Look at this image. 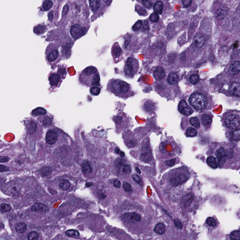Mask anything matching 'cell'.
<instances>
[{
  "mask_svg": "<svg viewBox=\"0 0 240 240\" xmlns=\"http://www.w3.org/2000/svg\"><path fill=\"white\" fill-rule=\"evenodd\" d=\"M212 154L216 159L218 166L220 168H229L233 164L239 163V151L235 147L229 144L223 143L216 144Z\"/></svg>",
  "mask_w": 240,
  "mask_h": 240,
  "instance_id": "6da1fadb",
  "label": "cell"
},
{
  "mask_svg": "<svg viewBox=\"0 0 240 240\" xmlns=\"http://www.w3.org/2000/svg\"><path fill=\"white\" fill-rule=\"evenodd\" d=\"M191 177L188 170L185 167H181L172 170L165 175V180L173 187H178L185 183Z\"/></svg>",
  "mask_w": 240,
  "mask_h": 240,
  "instance_id": "7a4b0ae2",
  "label": "cell"
},
{
  "mask_svg": "<svg viewBox=\"0 0 240 240\" xmlns=\"http://www.w3.org/2000/svg\"><path fill=\"white\" fill-rule=\"evenodd\" d=\"M80 83L87 87L100 86V76L97 69L89 66L84 69L79 76Z\"/></svg>",
  "mask_w": 240,
  "mask_h": 240,
  "instance_id": "3957f363",
  "label": "cell"
},
{
  "mask_svg": "<svg viewBox=\"0 0 240 240\" xmlns=\"http://www.w3.org/2000/svg\"><path fill=\"white\" fill-rule=\"evenodd\" d=\"M108 91L120 97L125 96L129 92L131 87L127 82L120 80L112 79L108 82L107 86Z\"/></svg>",
  "mask_w": 240,
  "mask_h": 240,
  "instance_id": "277c9868",
  "label": "cell"
},
{
  "mask_svg": "<svg viewBox=\"0 0 240 240\" xmlns=\"http://www.w3.org/2000/svg\"><path fill=\"white\" fill-rule=\"evenodd\" d=\"M222 123L227 131L240 129L239 112H228L225 113L222 117Z\"/></svg>",
  "mask_w": 240,
  "mask_h": 240,
  "instance_id": "5b68a950",
  "label": "cell"
},
{
  "mask_svg": "<svg viewBox=\"0 0 240 240\" xmlns=\"http://www.w3.org/2000/svg\"><path fill=\"white\" fill-rule=\"evenodd\" d=\"M189 101L191 105L197 110H204L208 105L206 97L204 95L198 92L192 94L190 96Z\"/></svg>",
  "mask_w": 240,
  "mask_h": 240,
  "instance_id": "8992f818",
  "label": "cell"
},
{
  "mask_svg": "<svg viewBox=\"0 0 240 240\" xmlns=\"http://www.w3.org/2000/svg\"><path fill=\"white\" fill-rule=\"evenodd\" d=\"M138 68V64L136 59L132 57H129L126 61L124 66V74L126 76L132 78L134 76Z\"/></svg>",
  "mask_w": 240,
  "mask_h": 240,
  "instance_id": "52a82bcc",
  "label": "cell"
},
{
  "mask_svg": "<svg viewBox=\"0 0 240 240\" xmlns=\"http://www.w3.org/2000/svg\"><path fill=\"white\" fill-rule=\"evenodd\" d=\"M88 27L82 23H74L70 28V34L75 40L84 36L88 31Z\"/></svg>",
  "mask_w": 240,
  "mask_h": 240,
  "instance_id": "ba28073f",
  "label": "cell"
},
{
  "mask_svg": "<svg viewBox=\"0 0 240 240\" xmlns=\"http://www.w3.org/2000/svg\"><path fill=\"white\" fill-rule=\"evenodd\" d=\"M60 56L58 47L53 45L47 53V60L50 63L55 64L58 62L60 60Z\"/></svg>",
  "mask_w": 240,
  "mask_h": 240,
  "instance_id": "9c48e42d",
  "label": "cell"
},
{
  "mask_svg": "<svg viewBox=\"0 0 240 240\" xmlns=\"http://www.w3.org/2000/svg\"><path fill=\"white\" fill-rule=\"evenodd\" d=\"M20 187L15 183H9L4 188V192L10 196H16L20 193Z\"/></svg>",
  "mask_w": 240,
  "mask_h": 240,
  "instance_id": "30bf717a",
  "label": "cell"
},
{
  "mask_svg": "<svg viewBox=\"0 0 240 240\" xmlns=\"http://www.w3.org/2000/svg\"><path fill=\"white\" fill-rule=\"evenodd\" d=\"M178 110L181 114L186 116L190 115L192 114L194 112L193 109L191 107H189L186 103V102L184 100H181L179 102Z\"/></svg>",
  "mask_w": 240,
  "mask_h": 240,
  "instance_id": "8fae6325",
  "label": "cell"
},
{
  "mask_svg": "<svg viewBox=\"0 0 240 240\" xmlns=\"http://www.w3.org/2000/svg\"><path fill=\"white\" fill-rule=\"evenodd\" d=\"M225 134L230 140L236 142L240 141V129L227 131Z\"/></svg>",
  "mask_w": 240,
  "mask_h": 240,
  "instance_id": "7c38bea8",
  "label": "cell"
},
{
  "mask_svg": "<svg viewBox=\"0 0 240 240\" xmlns=\"http://www.w3.org/2000/svg\"><path fill=\"white\" fill-rule=\"evenodd\" d=\"M102 3L103 1H97V0L90 1V7L94 13H97L98 12L100 11V9L103 7V4Z\"/></svg>",
  "mask_w": 240,
  "mask_h": 240,
  "instance_id": "4fadbf2b",
  "label": "cell"
},
{
  "mask_svg": "<svg viewBox=\"0 0 240 240\" xmlns=\"http://www.w3.org/2000/svg\"><path fill=\"white\" fill-rule=\"evenodd\" d=\"M200 120L206 128H209L212 123V116L207 113H204L200 116Z\"/></svg>",
  "mask_w": 240,
  "mask_h": 240,
  "instance_id": "5bb4252c",
  "label": "cell"
},
{
  "mask_svg": "<svg viewBox=\"0 0 240 240\" xmlns=\"http://www.w3.org/2000/svg\"><path fill=\"white\" fill-rule=\"evenodd\" d=\"M229 9L227 7H220L216 12V16L219 20H223L228 16Z\"/></svg>",
  "mask_w": 240,
  "mask_h": 240,
  "instance_id": "9a60e30c",
  "label": "cell"
},
{
  "mask_svg": "<svg viewBox=\"0 0 240 240\" xmlns=\"http://www.w3.org/2000/svg\"><path fill=\"white\" fill-rule=\"evenodd\" d=\"M57 138V135L56 132L53 131H49L47 133L45 140L48 144H53L56 143Z\"/></svg>",
  "mask_w": 240,
  "mask_h": 240,
  "instance_id": "2e32d148",
  "label": "cell"
},
{
  "mask_svg": "<svg viewBox=\"0 0 240 240\" xmlns=\"http://www.w3.org/2000/svg\"><path fill=\"white\" fill-rule=\"evenodd\" d=\"M228 90L231 94L239 97L240 95V84L237 82L232 83L229 86Z\"/></svg>",
  "mask_w": 240,
  "mask_h": 240,
  "instance_id": "e0dca14e",
  "label": "cell"
},
{
  "mask_svg": "<svg viewBox=\"0 0 240 240\" xmlns=\"http://www.w3.org/2000/svg\"><path fill=\"white\" fill-rule=\"evenodd\" d=\"M122 53L123 51L119 46V44L118 45L117 43L114 44L112 48V54L114 60H119V57L122 55Z\"/></svg>",
  "mask_w": 240,
  "mask_h": 240,
  "instance_id": "ac0fdd59",
  "label": "cell"
},
{
  "mask_svg": "<svg viewBox=\"0 0 240 240\" xmlns=\"http://www.w3.org/2000/svg\"><path fill=\"white\" fill-rule=\"evenodd\" d=\"M205 38L201 34H197L194 38L193 43L197 47H201L204 45Z\"/></svg>",
  "mask_w": 240,
  "mask_h": 240,
  "instance_id": "d6986e66",
  "label": "cell"
},
{
  "mask_svg": "<svg viewBox=\"0 0 240 240\" xmlns=\"http://www.w3.org/2000/svg\"><path fill=\"white\" fill-rule=\"evenodd\" d=\"M49 81L52 86H57L61 83V77L58 73L51 74L49 76Z\"/></svg>",
  "mask_w": 240,
  "mask_h": 240,
  "instance_id": "ffe728a7",
  "label": "cell"
},
{
  "mask_svg": "<svg viewBox=\"0 0 240 240\" xmlns=\"http://www.w3.org/2000/svg\"><path fill=\"white\" fill-rule=\"evenodd\" d=\"M48 207L42 203L35 204L31 207V210L32 212H46L48 211Z\"/></svg>",
  "mask_w": 240,
  "mask_h": 240,
  "instance_id": "44dd1931",
  "label": "cell"
},
{
  "mask_svg": "<svg viewBox=\"0 0 240 240\" xmlns=\"http://www.w3.org/2000/svg\"><path fill=\"white\" fill-rule=\"evenodd\" d=\"M194 196L192 193H189L183 197L181 203L185 207H188L191 205L193 201Z\"/></svg>",
  "mask_w": 240,
  "mask_h": 240,
  "instance_id": "7402d4cb",
  "label": "cell"
},
{
  "mask_svg": "<svg viewBox=\"0 0 240 240\" xmlns=\"http://www.w3.org/2000/svg\"><path fill=\"white\" fill-rule=\"evenodd\" d=\"M240 61H235L233 62L230 65L229 68V72L233 75L237 74L240 72Z\"/></svg>",
  "mask_w": 240,
  "mask_h": 240,
  "instance_id": "603a6c76",
  "label": "cell"
},
{
  "mask_svg": "<svg viewBox=\"0 0 240 240\" xmlns=\"http://www.w3.org/2000/svg\"><path fill=\"white\" fill-rule=\"evenodd\" d=\"M165 76V73L164 69L162 67H158L155 69L154 72V76L157 80H161Z\"/></svg>",
  "mask_w": 240,
  "mask_h": 240,
  "instance_id": "cb8c5ba5",
  "label": "cell"
},
{
  "mask_svg": "<svg viewBox=\"0 0 240 240\" xmlns=\"http://www.w3.org/2000/svg\"><path fill=\"white\" fill-rule=\"evenodd\" d=\"M27 131L30 134H33L37 131V125L33 121H30L26 123Z\"/></svg>",
  "mask_w": 240,
  "mask_h": 240,
  "instance_id": "d4e9b609",
  "label": "cell"
},
{
  "mask_svg": "<svg viewBox=\"0 0 240 240\" xmlns=\"http://www.w3.org/2000/svg\"><path fill=\"white\" fill-rule=\"evenodd\" d=\"M124 216L126 219L128 220H133L136 222H139L141 220V217L140 215L135 212L127 213V214H126Z\"/></svg>",
  "mask_w": 240,
  "mask_h": 240,
  "instance_id": "484cf974",
  "label": "cell"
},
{
  "mask_svg": "<svg viewBox=\"0 0 240 240\" xmlns=\"http://www.w3.org/2000/svg\"><path fill=\"white\" fill-rule=\"evenodd\" d=\"M179 77L177 74L172 72L169 74L167 78V82L170 84H174L177 82Z\"/></svg>",
  "mask_w": 240,
  "mask_h": 240,
  "instance_id": "4316f807",
  "label": "cell"
},
{
  "mask_svg": "<svg viewBox=\"0 0 240 240\" xmlns=\"http://www.w3.org/2000/svg\"><path fill=\"white\" fill-rule=\"evenodd\" d=\"M206 162L208 165H209L210 167L212 168L216 169L218 167L216 159L212 155L209 156L207 158Z\"/></svg>",
  "mask_w": 240,
  "mask_h": 240,
  "instance_id": "83f0119b",
  "label": "cell"
},
{
  "mask_svg": "<svg viewBox=\"0 0 240 240\" xmlns=\"http://www.w3.org/2000/svg\"><path fill=\"white\" fill-rule=\"evenodd\" d=\"M27 227L26 224L24 222H19L15 226V229L17 233H23L26 232Z\"/></svg>",
  "mask_w": 240,
  "mask_h": 240,
  "instance_id": "f1b7e54d",
  "label": "cell"
},
{
  "mask_svg": "<svg viewBox=\"0 0 240 240\" xmlns=\"http://www.w3.org/2000/svg\"><path fill=\"white\" fill-rule=\"evenodd\" d=\"M82 170L83 173L86 174H88L92 172V169L91 165L87 161H84L82 165Z\"/></svg>",
  "mask_w": 240,
  "mask_h": 240,
  "instance_id": "f546056e",
  "label": "cell"
},
{
  "mask_svg": "<svg viewBox=\"0 0 240 240\" xmlns=\"http://www.w3.org/2000/svg\"><path fill=\"white\" fill-rule=\"evenodd\" d=\"M154 11L156 13L162 14L163 12V3L160 1H157L154 5Z\"/></svg>",
  "mask_w": 240,
  "mask_h": 240,
  "instance_id": "4dcf8cb0",
  "label": "cell"
},
{
  "mask_svg": "<svg viewBox=\"0 0 240 240\" xmlns=\"http://www.w3.org/2000/svg\"><path fill=\"white\" fill-rule=\"evenodd\" d=\"M189 123L192 127L199 129L201 126L200 121L197 117H192L189 119Z\"/></svg>",
  "mask_w": 240,
  "mask_h": 240,
  "instance_id": "1f68e13d",
  "label": "cell"
},
{
  "mask_svg": "<svg viewBox=\"0 0 240 240\" xmlns=\"http://www.w3.org/2000/svg\"><path fill=\"white\" fill-rule=\"evenodd\" d=\"M154 231L159 235H163L165 232V227L162 223H159L155 227Z\"/></svg>",
  "mask_w": 240,
  "mask_h": 240,
  "instance_id": "d6a6232c",
  "label": "cell"
},
{
  "mask_svg": "<svg viewBox=\"0 0 240 240\" xmlns=\"http://www.w3.org/2000/svg\"><path fill=\"white\" fill-rule=\"evenodd\" d=\"M148 156V157L151 158V151L150 150L149 148H147V147H145L143 148L141 152V158L143 160H146L147 159L146 156Z\"/></svg>",
  "mask_w": 240,
  "mask_h": 240,
  "instance_id": "836d02e7",
  "label": "cell"
},
{
  "mask_svg": "<svg viewBox=\"0 0 240 240\" xmlns=\"http://www.w3.org/2000/svg\"><path fill=\"white\" fill-rule=\"evenodd\" d=\"M186 134L188 137H194L197 134L196 129L192 127H188L186 130Z\"/></svg>",
  "mask_w": 240,
  "mask_h": 240,
  "instance_id": "e575fe53",
  "label": "cell"
},
{
  "mask_svg": "<svg viewBox=\"0 0 240 240\" xmlns=\"http://www.w3.org/2000/svg\"><path fill=\"white\" fill-rule=\"evenodd\" d=\"M59 185H60V188L63 190L66 191L67 189H68L70 187L71 183L68 180L63 179V180H62L61 181H60Z\"/></svg>",
  "mask_w": 240,
  "mask_h": 240,
  "instance_id": "d590c367",
  "label": "cell"
},
{
  "mask_svg": "<svg viewBox=\"0 0 240 240\" xmlns=\"http://www.w3.org/2000/svg\"><path fill=\"white\" fill-rule=\"evenodd\" d=\"M47 113V111L43 107H39L34 109L32 112V114L35 115H44Z\"/></svg>",
  "mask_w": 240,
  "mask_h": 240,
  "instance_id": "8d00e7d4",
  "label": "cell"
},
{
  "mask_svg": "<svg viewBox=\"0 0 240 240\" xmlns=\"http://www.w3.org/2000/svg\"><path fill=\"white\" fill-rule=\"evenodd\" d=\"M189 79L190 82L192 84H194V85L198 84L199 82V80H200L198 75L196 74H194L191 75V76H189Z\"/></svg>",
  "mask_w": 240,
  "mask_h": 240,
  "instance_id": "74e56055",
  "label": "cell"
},
{
  "mask_svg": "<svg viewBox=\"0 0 240 240\" xmlns=\"http://www.w3.org/2000/svg\"><path fill=\"white\" fill-rule=\"evenodd\" d=\"M39 237V233L36 231L30 232L27 236V239L28 240H38Z\"/></svg>",
  "mask_w": 240,
  "mask_h": 240,
  "instance_id": "f35d334b",
  "label": "cell"
},
{
  "mask_svg": "<svg viewBox=\"0 0 240 240\" xmlns=\"http://www.w3.org/2000/svg\"><path fill=\"white\" fill-rule=\"evenodd\" d=\"M11 206L7 204H2L0 205V211L2 212H7L11 211Z\"/></svg>",
  "mask_w": 240,
  "mask_h": 240,
  "instance_id": "ab89813d",
  "label": "cell"
},
{
  "mask_svg": "<svg viewBox=\"0 0 240 240\" xmlns=\"http://www.w3.org/2000/svg\"><path fill=\"white\" fill-rule=\"evenodd\" d=\"M240 231L235 230L231 232L230 235V238L231 240H240Z\"/></svg>",
  "mask_w": 240,
  "mask_h": 240,
  "instance_id": "60d3db41",
  "label": "cell"
},
{
  "mask_svg": "<svg viewBox=\"0 0 240 240\" xmlns=\"http://www.w3.org/2000/svg\"><path fill=\"white\" fill-rule=\"evenodd\" d=\"M65 235L68 237L78 236L79 235V233L76 230L70 229L65 232Z\"/></svg>",
  "mask_w": 240,
  "mask_h": 240,
  "instance_id": "b9f144b4",
  "label": "cell"
},
{
  "mask_svg": "<svg viewBox=\"0 0 240 240\" xmlns=\"http://www.w3.org/2000/svg\"><path fill=\"white\" fill-rule=\"evenodd\" d=\"M45 30V26L42 25V24H39V25L35 27L34 32L36 34H42L44 32Z\"/></svg>",
  "mask_w": 240,
  "mask_h": 240,
  "instance_id": "7bdbcfd3",
  "label": "cell"
},
{
  "mask_svg": "<svg viewBox=\"0 0 240 240\" xmlns=\"http://www.w3.org/2000/svg\"><path fill=\"white\" fill-rule=\"evenodd\" d=\"M53 3L51 1H45L43 4V8L45 11H49L53 6Z\"/></svg>",
  "mask_w": 240,
  "mask_h": 240,
  "instance_id": "ee69618b",
  "label": "cell"
},
{
  "mask_svg": "<svg viewBox=\"0 0 240 240\" xmlns=\"http://www.w3.org/2000/svg\"><path fill=\"white\" fill-rule=\"evenodd\" d=\"M100 92V88L98 86H93L90 89V93L94 96H97Z\"/></svg>",
  "mask_w": 240,
  "mask_h": 240,
  "instance_id": "f6af8a7d",
  "label": "cell"
},
{
  "mask_svg": "<svg viewBox=\"0 0 240 240\" xmlns=\"http://www.w3.org/2000/svg\"><path fill=\"white\" fill-rule=\"evenodd\" d=\"M206 223L211 227H215L217 225V222L213 218L208 217L206 220Z\"/></svg>",
  "mask_w": 240,
  "mask_h": 240,
  "instance_id": "bcb514c9",
  "label": "cell"
},
{
  "mask_svg": "<svg viewBox=\"0 0 240 240\" xmlns=\"http://www.w3.org/2000/svg\"><path fill=\"white\" fill-rule=\"evenodd\" d=\"M142 24V21L141 20H138L135 23V24L132 27V29L135 32H137L140 29Z\"/></svg>",
  "mask_w": 240,
  "mask_h": 240,
  "instance_id": "7dc6e473",
  "label": "cell"
},
{
  "mask_svg": "<svg viewBox=\"0 0 240 240\" xmlns=\"http://www.w3.org/2000/svg\"><path fill=\"white\" fill-rule=\"evenodd\" d=\"M159 18L160 17H159L158 14L156 13L155 12L152 14L150 16V19L151 20V21L154 22V23H156V22L159 21Z\"/></svg>",
  "mask_w": 240,
  "mask_h": 240,
  "instance_id": "c3c4849f",
  "label": "cell"
},
{
  "mask_svg": "<svg viewBox=\"0 0 240 240\" xmlns=\"http://www.w3.org/2000/svg\"><path fill=\"white\" fill-rule=\"evenodd\" d=\"M123 188L124 189V190L126 192H131L132 191V187L131 184H129V183L127 182H124L123 183Z\"/></svg>",
  "mask_w": 240,
  "mask_h": 240,
  "instance_id": "681fc988",
  "label": "cell"
},
{
  "mask_svg": "<svg viewBox=\"0 0 240 240\" xmlns=\"http://www.w3.org/2000/svg\"><path fill=\"white\" fill-rule=\"evenodd\" d=\"M51 172V169L48 167H45L42 169L41 170V173L43 176H47Z\"/></svg>",
  "mask_w": 240,
  "mask_h": 240,
  "instance_id": "f907efd6",
  "label": "cell"
},
{
  "mask_svg": "<svg viewBox=\"0 0 240 240\" xmlns=\"http://www.w3.org/2000/svg\"><path fill=\"white\" fill-rule=\"evenodd\" d=\"M132 178H133V180L139 185L141 186L143 185V183H142L141 179H140V178L139 177L138 175H136V174H133L132 175Z\"/></svg>",
  "mask_w": 240,
  "mask_h": 240,
  "instance_id": "816d5d0a",
  "label": "cell"
},
{
  "mask_svg": "<svg viewBox=\"0 0 240 240\" xmlns=\"http://www.w3.org/2000/svg\"><path fill=\"white\" fill-rule=\"evenodd\" d=\"M140 2L142 3V4L144 6V7H146L147 8H151V7H152V3L151 1H141Z\"/></svg>",
  "mask_w": 240,
  "mask_h": 240,
  "instance_id": "f5cc1de1",
  "label": "cell"
},
{
  "mask_svg": "<svg viewBox=\"0 0 240 240\" xmlns=\"http://www.w3.org/2000/svg\"><path fill=\"white\" fill-rule=\"evenodd\" d=\"M176 161V160L175 159H172V160H167L166 162H165V165H167L168 167H172L175 164Z\"/></svg>",
  "mask_w": 240,
  "mask_h": 240,
  "instance_id": "db71d44e",
  "label": "cell"
},
{
  "mask_svg": "<svg viewBox=\"0 0 240 240\" xmlns=\"http://www.w3.org/2000/svg\"><path fill=\"white\" fill-rule=\"evenodd\" d=\"M121 170L123 172L125 173H128L131 172V168L128 165H123L121 167Z\"/></svg>",
  "mask_w": 240,
  "mask_h": 240,
  "instance_id": "11a10c76",
  "label": "cell"
},
{
  "mask_svg": "<svg viewBox=\"0 0 240 240\" xmlns=\"http://www.w3.org/2000/svg\"><path fill=\"white\" fill-rule=\"evenodd\" d=\"M174 222H175V225L177 228H179V229L182 228L183 225H182L181 222L179 220V219H175L174 220Z\"/></svg>",
  "mask_w": 240,
  "mask_h": 240,
  "instance_id": "9f6ffc18",
  "label": "cell"
},
{
  "mask_svg": "<svg viewBox=\"0 0 240 240\" xmlns=\"http://www.w3.org/2000/svg\"><path fill=\"white\" fill-rule=\"evenodd\" d=\"M51 123H52V119H51V118L46 117L43 121V124L44 125H48L51 124Z\"/></svg>",
  "mask_w": 240,
  "mask_h": 240,
  "instance_id": "6f0895ef",
  "label": "cell"
},
{
  "mask_svg": "<svg viewBox=\"0 0 240 240\" xmlns=\"http://www.w3.org/2000/svg\"><path fill=\"white\" fill-rule=\"evenodd\" d=\"M192 1L191 0H184L182 1L183 5L185 7H188L189 6L191 5V3Z\"/></svg>",
  "mask_w": 240,
  "mask_h": 240,
  "instance_id": "680465c9",
  "label": "cell"
},
{
  "mask_svg": "<svg viewBox=\"0 0 240 240\" xmlns=\"http://www.w3.org/2000/svg\"><path fill=\"white\" fill-rule=\"evenodd\" d=\"M9 158L7 156H0V162L4 163L7 162L9 160Z\"/></svg>",
  "mask_w": 240,
  "mask_h": 240,
  "instance_id": "91938a15",
  "label": "cell"
},
{
  "mask_svg": "<svg viewBox=\"0 0 240 240\" xmlns=\"http://www.w3.org/2000/svg\"><path fill=\"white\" fill-rule=\"evenodd\" d=\"M9 170V167L6 165H0V172H6V171H8Z\"/></svg>",
  "mask_w": 240,
  "mask_h": 240,
  "instance_id": "94428289",
  "label": "cell"
},
{
  "mask_svg": "<svg viewBox=\"0 0 240 240\" xmlns=\"http://www.w3.org/2000/svg\"><path fill=\"white\" fill-rule=\"evenodd\" d=\"M113 185H114L115 187L117 188H120V187H121V182H120L119 180H117V179H116V180H115V181H114Z\"/></svg>",
  "mask_w": 240,
  "mask_h": 240,
  "instance_id": "6125c7cd",
  "label": "cell"
},
{
  "mask_svg": "<svg viewBox=\"0 0 240 240\" xmlns=\"http://www.w3.org/2000/svg\"><path fill=\"white\" fill-rule=\"evenodd\" d=\"M149 26L148 22L145 21L143 26V30L144 31H146L149 30Z\"/></svg>",
  "mask_w": 240,
  "mask_h": 240,
  "instance_id": "be15d7a7",
  "label": "cell"
},
{
  "mask_svg": "<svg viewBox=\"0 0 240 240\" xmlns=\"http://www.w3.org/2000/svg\"><path fill=\"white\" fill-rule=\"evenodd\" d=\"M115 152H116L117 154H119L120 155V156H121V157H124V152L120 151L119 148H116V149H115Z\"/></svg>",
  "mask_w": 240,
  "mask_h": 240,
  "instance_id": "e7e4bbea",
  "label": "cell"
},
{
  "mask_svg": "<svg viewBox=\"0 0 240 240\" xmlns=\"http://www.w3.org/2000/svg\"><path fill=\"white\" fill-rule=\"evenodd\" d=\"M114 120H115V121L116 122V123H121V121H122V119H121V118L120 116H116V117H115L114 118Z\"/></svg>",
  "mask_w": 240,
  "mask_h": 240,
  "instance_id": "03108f58",
  "label": "cell"
},
{
  "mask_svg": "<svg viewBox=\"0 0 240 240\" xmlns=\"http://www.w3.org/2000/svg\"><path fill=\"white\" fill-rule=\"evenodd\" d=\"M136 170H137V172H138V173H141V172H140V171H140V170H139V169H138V168H137H137H136Z\"/></svg>",
  "mask_w": 240,
  "mask_h": 240,
  "instance_id": "003e7915",
  "label": "cell"
}]
</instances>
